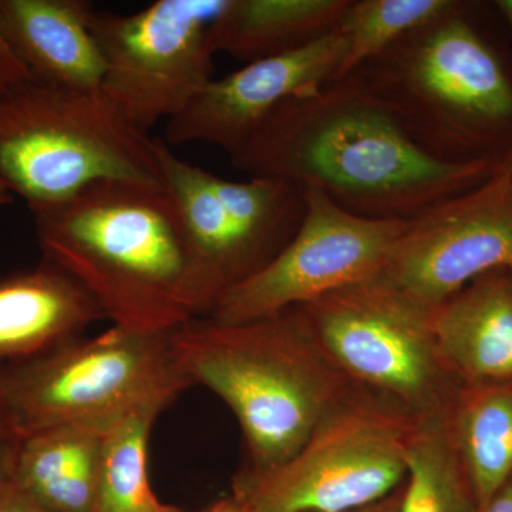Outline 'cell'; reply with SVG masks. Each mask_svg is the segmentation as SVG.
<instances>
[{
    "label": "cell",
    "mask_w": 512,
    "mask_h": 512,
    "mask_svg": "<svg viewBox=\"0 0 512 512\" xmlns=\"http://www.w3.org/2000/svg\"><path fill=\"white\" fill-rule=\"evenodd\" d=\"M229 160L249 178L292 181L350 214L382 221L413 220L497 168L431 157L355 73L286 100Z\"/></svg>",
    "instance_id": "obj_1"
},
{
    "label": "cell",
    "mask_w": 512,
    "mask_h": 512,
    "mask_svg": "<svg viewBox=\"0 0 512 512\" xmlns=\"http://www.w3.org/2000/svg\"><path fill=\"white\" fill-rule=\"evenodd\" d=\"M30 212L43 259L117 328L170 335L218 301L165 184L103 181Z\"/></svg>",
    "instance_id": "obj_2"
},
{
    "label": "cell",
    "mask_w": 512,
    "mask_h": 512,
    "mask_svg": "<svg viewBox=\"0 0 512 512\" xmlns=\"http://www.w3.org/2000/svg\"><path fill=\"white\" fill-rule=\"evenodd\" d=\"M485 6L456 0L353 72L446 163L498 167L512 156V50L488 30Z\"/></svg>",
    "instance_id": "obj_3"
},
{
    "label": "cell",
    "mask_w": 512,
    "mask_h": 512,
    "mask_svg": "<svg viewBox=\"0 0 512 512\" xmlns=\"http://www.w3.org/2000/svg\"><path fill=\"white\" fill-rule=\"evenodd\" d=\"M168 338L191 386L207 387L234 413L252 470L295 456L350 386L299 308L241 323L202 316Z\"/></svg>",
    "instance_id": "obj_4"
},
{
    "label": "cell",
    "mask_w": 512,
    "mask_h": 512,
    "mask_svg": "<svg viewBox=\"0 0 512 512\" xmlns=\"http://www.w3.org/2000/svg\"><path fill=\"white\" fill-rule=\"evenodd\" d=\"M103 181L164 184L160 141L103 92L33 79L0 92V194L35 210Z\"/></svg>",
    "instance_id": "obj_5"
},
{
    "label": "cell",
    "mask_w": 512,
    "mask_h": 512,
    "mask_svg": "<svg viewBox=\"0 0 512 512\" xmlns=\"http://www.w3.org/2000/svg\"><path fill=\"white\" fill-rule=\"evenodd\" d=\"M190 386L168 335L117 326L0 366V402L19 436L57 426L107 430L144 407L165 409Z\"/></svg>",
    "instance_id": "obj_6"
},
{
    "label": "cell",
    "mask_w": 512,
    "mask_h": 512,
    "mask_svg": "<svg viewBox=\"0 0 512 512\" xmlns=\"http://www.w3.org/2000/svg\"><path fill=\"white\" fill-rule=\"evenodd\" d=\"M416 420L350 384L295 456L268 470L244 468L231 494L254 512H343L376 503L406 480Z\"/></svg>",
    "instance_id": "obj_7"
},
{
    "label": "cell",
    "mask_w": 512,
    "mask_h": 512,
    "mask_svg": "<svg viewBox=\"0 0 512 512\" xmlns=\"http://www.w3.org/2000/svg\"><path fill=\"white\" fill-rule=\"evenodd\" d=\"M298 308L323 355L350 384L417 419L447 410L461 389L437 348L431 312L379 278Z\"/></svg>",
    "instance_id": "obj_8"
},
{
    "label": "cell",
    "mask_w": 512,
    "mask_h": 512,
    "mask_svg": "<svg viewBox=\"0 0 512 512\" xmlns=\"http://www.w3.org/2000/svg\"><path fill=\"white\" fill-rule=\"evenodd\" d=\"M227 0H157L130 15L94 12L101 92L140 130L170 121L211 82L212 28Z\"/></svg>",
    "instance_id": "obj_9"
},
{
    "label": "cell",
    "mask_w": 512,
    "mask_h": 512,
    "mask_svg": "<svg viewBox=\"0 0 512 512\" xmlns=\"http://www.w3.org/2000/svg\"><path fill=\"white\" fill-rule=\"evenodd\" d=\"M306 200L295 237L264 268L222 293L208 318H268L380 275L407 221L357 217L313 188H306Z\"/></svg>",
    "instance_id": "obj_10"
},
{
    "label": "cell",
    "mask_w": 512,
    "mask_h": 512,
    "mask_svg": "<svg viewBox=\"0 0 512 512\" xmlns=\"http://www.w3.org/2000/svg\"><path fill=\"white\" fill-rule=\"evenodd\" d=\"M512 268V177L495 170L407 221L377 278L433 312L481 275Z\"/></svg>",
    "instance_id": "obj_11"
},
{
    "label": "cell",
    "mask_w": 512,
    "mask_h": 512,
    "mask_svg": "<svg viewBox=\"0 0 512 512\" xmlns=\"http://www.w3.org/2000/svg\"><path fill=\"white\" fill-rule=\"evenodd\" d=\"M346 52L348 37L339 26L309 45L212 79L180 114L167 121L165 140L171 146L212 144L229 156L276 107L333 82Z\"/></svg>",
    "instance_id": "obj_12"
},
{
    "label": "cell",
    "mask_w": 512,
    "mask_h": 512,
    "mask_svg": "<svg viewBox=\"0 0 512 512\" xmlns=\"http://www.w3.org/2000/svg\"><path fill=\"white\" fill-rule=\"evenodd\" d=\"M86 0H0V25L36 82L72 92H101L106 62Z\"/></svg>",
    "instance_id": "obj_13"
},
{
    "label": "cell",
    "mask_w": 512,
    "mask_h": 512,
    "mask_svg": "<svg viewBox=\"0 0 512 512\" xmlns=\"http://www.w3.org/2000/svg\"><path fill=\"white\" fill-rule=\"evenodd\" d=\"M106 319L73 276L43 259L0 278V366L25 362Z\"/></svg>",
    "instance_id": "obj_14"
},
{
    "label": "cell",
    "mask_w": 512,
    "mask_h": 512,
    "mask_svg": "<svg viewBox=\"0 0 512 512\" xmlns=\"http://www.w3.org/2000/svg\"><path fill=\"white\" fill-rule=\"evenodd\" d=\"M440 355L461 386L512 382V275H481L431 312Z\"/></svg>",
    "instance_id": "obj_15"
},
{
    "label": "cell",
    "mask_w": 512,
    "mask_h": 512,
    "mask_svg": "<svg viewBox=\"0 0 512 512\" xmlns=\"http://www.w3.org/2000/svg\"><path fill=\"white\" fill-rule=\"evenodd\" d=\"M104 431L57 426L23 434L10 480L45 512H94Z\"/></svg>",
    "instance_id": "obj_16"
},
{
    "label": "cell",
    "mask_w": 512,
    "mask_h": 512,
    "mask_svg": "<svg viewBox=\"0 0 512 512\" xmlns=\"http://www.w3.org/2000/svg\"><path fill=\"white\" fill-rule=\"evenodd\" d=\"M350 0H227L214 28L215 52L245 64L309 45L338 29Z\"/></svg>",
    "instance_id": "obj_17"
},
{
    "label": "cell",
    "mask_w": 512,
    "mask_h": 512,
    "mask_svg": "<svg viewBox=\"0 0 512 512\" xmlns=\"http://www.w3.org/2000/svg\"><path fill=\"white\" fill-rule=\"evenodd\" d=\"M164 184L174 200L192 251L218 293L251 276L234 225L210 184V171L175 156L160 141Z\"/></svg>",
    "instance_id": "obj_18"
},
{
    "label": "cell",
    "mask_w": 512,
    "mask_h": 512,
    "mask_svg": "<svg viewBox=\"0 0 512 512\" xmlns=\"http://www.w3.org/2000/svg\"><path fill=\"white\" fill-rule=\"evenodd\" d=\"M448 426L481 511L512 476V382L461 386Z\"/></svg>",
    "instance_id": "obj_19"
},
{
    "label": "cell",
    "mask_w": 512,
    "mask_h": 512,
    "mask_svg": "<svg viewBox=\"0 0 512 512\" xmlns=\"http://www.w3.org/2000/svg\"><path fill=\"white\" fill-rule=\"evenodd\" d=\"M210 184L234 225L251 275L289 244L305 220L306 188L292 181L272 177L229 181L210 173Z\"/></svg>",
    "instance_id": "obj_20"
},
{
    "label": "cell",
    "mask_w": 512,
    "mask_h": 512,
    "mask_svg": "<svg viewBox=\"0 0 512 512\" xmlns=\"http://www.w3.org/2000/svg\"><path fill=\"white\" fill-rule=\"evenodd\" d=\"M448 409L419 417L414 424L407 446L402 512H480L451 439Z\"/></svg>",
    "instance_id": "obj_21"
},
{
    "label": "cell",
    "mask_w": 512,
    "mask_h": 512,
    "mask_svg": "<svg viewBox=\"0 0 512 512\" xmlns=\"http://www.w3.org/2000/svg\"><path fill=\"white\" fill-rule=\"evenodd\" d=\"M164 409L144 407L104 431L94 512H167L148 473V444Z\"/></svg>",
    "instance_id": "obj_22"
},
{
    "label": "cell",
    "mask_w": 512,
    "mask_h": 512,
    "mask_svg": "<svg viewBox=\"0 0 512 512\" xmlns=\"http://www.w3.org/2000/svg\"><path fill=\"white\" fill-rule=\"evenodd\" d=\"M456 0H350L343 16L348 52L335 80L453 8Z\"/></svg>",
    "instance_id": "obj_23"
},
{
    "label": "cell",
    "mask_w": 512,
    "mask_h": 512,
    "mask_svg": "<svg viewBox=\"0 0 512 512\" xmlns=\"http://www.w3.org/2000/svg\"><path fill=\"white\" fill-rule=\"evenodd\" d=\"M28 80H32V76L16 56L15 50L10 46L8 37L0 25V92H5L10 87L18 86Z\"/></svg>",
    "instance_id": "obj_24"
},
{
    "label": "cell",
    "mask_w": 512,
    "mask_h": 512,
    "mask_svg": "<svg viewBox=\"0 0 512 512\" xmlns=\"http://www.w3.org/2000/svg\"><path fill=\"white\" fill-rule=\"evenodd\" d=\"M19 439L18 430L0 402V477L8 476Z\"/></svg>",
    "instance_id": "obj_25"
},
{
    "label": "cell",
    "mask_w": 512,
    "mask_h": 512,
    "mask_svg": "<svg viewBox=\"0 0 512 512\" xmlns=\"http://www.w3.org/2000/svg\"><path fill=\"white\" fill-rule=\"evenodd\" d=\"M0 512H45L26 497L8 476L0 477Z\"/></svg>",
    "instance_id": "obj_26"
},
{
    "label": "cell",
    "mask_w": 512,
    "mask_h": 512,
    "mask_svg": "<svg viewBox=\"0 0 512 512\" xmlns=\"http://www.w3.org/2000/svg\"><path fill=\"white\" fill-rule=\"evenodd\" d=\"M402 485L392 494L376 501V503L343 512H402Z\"/></svg>",
    "instance_id": "obj_27"
},
{
    "label": "cell",
    "mask_w": 512,
    "mask_h": 512,
    "mask_svg": "<svg viewBox=\"0 0 512 512\" xmlns=\"http://www.w3.org/2000/svg\"><path fill=\"white\" fill-rule=\"evenodd\" d=\"M480 512H512V476L490 498Z\"/></svg>",
    "instance_id": "obj_28"
},
{
    "label": "cell",
    "mask_w": 512,
    "mask_h": 512,
    "mask_svg": "<svg viewBox=\"0 0 512 512\" xmlns=\"http://www.w3.org/2000/svg\"><path fill=\"white\" fill-rule=\"evenodd\" d=\"M195 512H254L247 504L242 503L234 495H228V497L221 498V500L215 501L208 507L202 508L200 511Z\"/></svg>",
    "instance_id": "obj_29"
},
{
    "label": "cell",
    "mask_w": 512,
    "mask_h": 512,
    "mask_svg": "<svg viewBox=\"0 0 512 512\" xmlns=\"http://www.w3.org/2000/svg\"><path fill=\"white\" fill-rule=\"evenodd\" d=\"M493 5L512 33V0H495Z\"/></svg>",
    "instance_id": "obj_30"
},
{
    "label": "cell",
    "mask_w": 512,
    "mask_h": 512,
    "mask_svg": "<svg viewBox=\"0 0 512 512\" xmlns=\"http://www.w3.org/2000/svg\"><path fill=\"white\" fill-rule=\"evenodd\" d=\"M495 170L505 171V173L510 174L512 177V156L508 157L507 160L504 161V163L498 165V167L495 168Z\"/></svg>",
    "instance_id": "obj_31"
},
{
    "label": "cell",
    "mask_w": 512,
    "mask_h": 512,
    "mask_svg": "<svg viewBox=\"0 0 512 512\" xmlns=\"http://www.w3.org/2000/svg\"><path fill=\"white\" fill-rule=\"evenodd\" d=\"M12 201V198L8 197V195L0 194V207H3V205H8Z\"/></svg>",
    "instance_id": "obj_32"
},
{
    "label": "cell",
    "mask_w": 512,
    "mask_h": 512,
    "mask_svg": "<svg viewBox=\"0 0 512 512\" xmlns=\"http://www.w3.org/2000/svg\"><path fill=\"white\" fill-rule=\"evenodd\" d=\"M167 512H184V511H181L180 508H175V507H168V510Z\"/></svg>",
    "instance_id": "obj_33"
},
{
    "label": "cell",
    "mask_w": 512,
    "mask_h": 512,
    "mask_svg": "<svg viewBox=\"0 0 512 512\" xmlns=\"http://www.w3.org/2000/svg\"><path fill=\"white\" fill-rule=\"evenodd\" d=\"M511 275H512V268L510 269Z\"/></svg>",
    "instance_id": "obj_34"
}]
</instances>
